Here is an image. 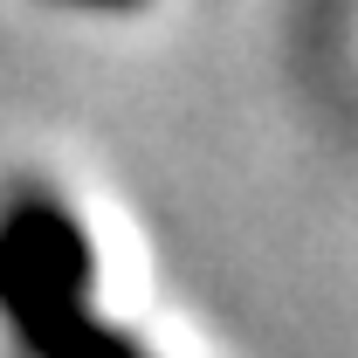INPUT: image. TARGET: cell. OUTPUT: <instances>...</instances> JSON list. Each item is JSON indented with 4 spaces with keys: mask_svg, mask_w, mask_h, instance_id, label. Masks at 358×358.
Instances as JSON below:
<instances>
[{
    "mask_svg": "<svg viewBox=\"0 0 358 358\" xmlns=\"http://www.w3.org/2000/svg\"><path fill=\"white\" fill-rule=\"evenodd\" d=\"M0 324L28 358H152L103 317L90 227L48 186H21L0 207Z\"/></svg>",
    "mask_w": 358,
    "mask_h": 358,
    "instance_id": "1",
    "label": "cell"
}]
</instances>
